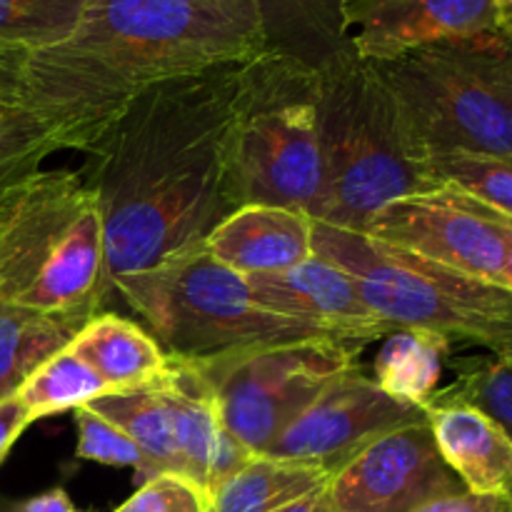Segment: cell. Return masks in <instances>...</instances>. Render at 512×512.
<instances>
[{
  "instance_id": "obj_24",
  "label": "cell",
  "mask_w": 512,
  "mask_h": 512,
  "mask_svg": "<svg viewBox=\"0 0 512 512\" xmlns=\"http://www.w3.org/2000/svg\"><path fill=\"white\" fill-rule=\"evenodd\" d=\"M88 0H0V55L28 58L60 43Z\"/></svg>"
},
{
  "instance_id": "obj_25",
  "label": "cell",
  "mask_w": 512,
  "mask_h": 512,
  "mask_svg": "<svg viewBox=\"0 0 512 512\" xmlns=\"http://www.w3.org/2000/svg\"><path fill=\"white\" fill-rule=\"evenodd\" d=\"M430 168L440 185H448L498 215L512 218V155H435L430 158Z\"/></svg>"
},
{
  "instance_id": "obj_6",
  "label": "cell",
  "mask_w": 512,
  "mask_h": 512,
  "mask_svg": "<svg viewBox=\"0 0 512 512\" xmlns=\"http://www.w3.org/2000/svg\"><path fill=\"white\" fill-rule=\"evenodd\" d=\"M313 245L315 255L353 275L365 303L393 330H428L450 345H478L495 358H512V290L505 285L318 220H313Z\"/></svg>"
},
{
  "instance_id": "obj_31",
  "label": "cell",
  "mask_w": 512,
  "mask_h": 512,
  "mask_svg": "<svg viewBox=\"0 0 512 512\" xmlns=\"http://www.w3.org/2000/svg\"><path fill=\"white\" fill-rule=\"evenodd\" d=\"M415 512H512L510 495H478V493H455L433 500Z\"/></svg>"
},
{
  "instance_id": "obj_20",
  "label": "cell",
  "mask_w": 512,
  "mask_h": 512,
  "mask_svg": "<svg viewBox=\"0 0 512 512\" xmlns=\"http://www.w3.org/2000/svg\"><path fill=\"white\" fill-rule=\"evenodd\" d=\"M450 348L448 340L428 330L395 328L378 350L370 375L390 398L425 410L438 393Z\"/></svg>"
},
{
  "instance_id": "obj_16",
  "label": "cell",
  "mask_w": 512,
  "mask_h": 512,
  "mask_svg": "<svg viewBox=\"0 0 512 512\" xmlns=\"http://www.w3.org/2000/svg\"><path fill=\"white\" fill-rule=\"evenodd\" d=\"M203 248L243 278L283 273L315 255L313 218L280 205H240L215 225Z\"/></svg>"
},
{
  "instance_id": "obj_38",
  "label": "cell",
  "mask_w": 512,
  "mask_h": 512,
  "mask_svg": "<svg viewBox=\"0 0 512 512\" xmlns=\"http://www.w3.org/2000/svg\"><path fill=\"white\" fill-rule=\"evenodd\" d=\"M330 512H333V510H330Z\"/></svg>"
},
{
  "instance_id": "obj_29",
  "label": "cell",
  "mask_w": 512,
  "mask_h": 512,
  "mask_svg": "<svg viewBox=\"0 0 512 512\" xmlns=\"http://www.w3.org/2000/svg\"><path fill=\"white\" fill-rule=\"evenodd\" d=\"M75 425H78V458L113 465V468H133L135 473H140L143 455L123 430L88 408L75 410Z\"/></svg>"
},
{
  "instance_id": "obj_26",
  "label": "cell",
  "mask_w": 512,
  "mask_h": 512,
  "mask_svg": "<svg viewBox=\"0 0 512 512\" xmlns=\"http://www.w3.org/2000/svg\"><path fill=\"white\" fill-rule=\"evenodd\" d=\"M430 400L483 410L512 438V358H475L458 365V378Z\"/></svg>"
},
{
  "instance_id": "obj_17",
  "label": "cell",
  "mask_w": 512,
  "mask_h": 512,
  "mask_svg": "<svg viewBox=\"0 0 512 512\" xmlns=\"http://www.w3.org/2000/svg\"><path fill=\"white\" fill-rule=\"evenodd\" d=\"M425 415L440 455L468 493L512 498V438L490 415L443 400H430Z\"/></svg>"
},
{
  "instance_id": "obj_7",
  "label": "cell",
  "mask_w": 512,
  "mask_h": 512,
  "mask_svg": "<svg viewBox=\"0 0 512 512\" xmlns=\"http://www.w3.org/2000/svg\"><path fill=\"white\" fill-rule=\"evenodd\" d=\"M113 295L143 318L165 355L178 360H210L285 340L335 338L263 308L248 280L218 263L203 245L120 278Z\"/></svg>"
},
{
  "instance_id": "obj_9",
  "label": "cell",
  "mask_w": 512,
  "mask_h": 512,
  "mask_svg": "<svg viewBox=\"0 0 512 512\" xmlns=\"http://www.w3.org/2000/svg\"><path fill=\"white\" fill-rule=\"evenodd\" d=\"M360 348L340 338L285 340L190 363L228 433L260 455L340 373L358 365Z\"/></svg>"
},
{
  "instance_id": "obj_33",
  "label": "cell",
  "mask_w": 512,
  "mask_h": 512,
  "mask_svg": "<svg viewBox=\"0 0 512 512\" xmlns=\"http://www.w3.org/2000/svg\"><path fill=\"white\" fill-rule=\"evenodd\" d=\"M10 512H83L73 505V500L68 498V493L60 488L48 490V493H40L35 498L23 500V503L13 505Z\"/></svg>"
},
{
  "instance_id": "obj_23",
  "label": "cell",
  "mask_w": 512,
  "mask_h": 512,
  "mask_svg": "<svg viewBox=\"0 0 512 512\" xmlns=\"http://www.w3.org/2000/svg\"><path fill=\"white\" fill-rule=\"evenodd\" d=\"M105 393H110L108 385L78 355L63 348L35 368V373L18 390V398L23 400L33 420H40L65 410L83 408Z\"/></svg>"
},
{
  "instance_id": "obj_21",
  "label": "cell",
  "mask_w": 512,
  "mask_h": 512,
  "mask_svg": "<svg viewBox=\"0 0 512 512\" xmlns=\"http://www.w3.org/2000/svg\"><path fill=\"white\" fill-rule=\"evenodd\" d=\"M83 408L123 430L143 455L140 483L160 473H178V450L170 430L168 410L155 393L153 383L145 388L115 390L90 400Z\"/></svg>"
},
{
  "instance_id": "obj_3",
  "label": "cell",
  "mask_w": 512,
  "mask_h": 512,
  "mask_svg": "<svg viewBox=\"0 0 512 512\" xmlns=\"http://www.w3.org/2000/svg\"><path fill=\"white\" fill-rule=\"evenodd\" d=\"M313 65L323 150L313 220L363 233L383 205L443 188L373 63L340 48Z\"/></svg>"
},
{
  "instance_id": "obj_8",
  "label": "cell",
  "mask_w": 512,
  "mask_h": 512,
  "mask_svg": "<svg viewBox=\"0 0 512 512\" xmlns=\"http://www.w3.org/2000/svg\"><path fill=\"white\" fill-rule=\"evenodd\" d=\"M233 178L240 205L265 203L315 218L323 193L315 65L270 48L238 118Z\"/></svg>"
},
{
  "instance_id": "obj_27",
  "label": "cell",
  "mask_w": 512,
  "mask_h": 512,
  "mask_svg": "<svg viewBox=\"0 0 512 512\" xmlns=\"http://www.w3.org/2000/svg\"><path fill=\"white\" fill-rule=\"evenodd\" d=\"M270 48H283L285 38H313L328 53L345 48L340 33V8L345 0H258Z\"/></svg>"
},
{
  "instance_id": "obj_2",
  "label": "cell",
  "mask_w": 512,
  "mask_h": 512,
  "mask_svg": "<svg viewBox=\"0 0 512 512\" xmlns=\"http://www.w3.org/2000/svg\"><path fill=\"white\" fill-rule=\"evenodd\" d=\"M270 50L258 0H88L60 43L23 60L15 108L85 153L145 90Z\"/></svg>"
},
{
  "instance_id": "obj_15",
  "label": "cell",
  "mask_w": 512,
  "mask_h": 512,
  "mask_svg": "<svg viewBox=\"0 0 512 512\" xmlns=\"http://www.w3.org/2000/svg\"><path fill=\"white\" fill-rule=\"evenodd\" d=\"M163 400L178 450V475L198 485L205 498L243 468L255 453L228 433L215 400L190 360L168 355V368L153 383Z\"/></svg>"
},
{
  "instance_id": "obj_34",
  "label": "cell",
  "mask_w": 512,
  "mask_h": 512,
  "mask_svg": "<svg viewBox=\"0 0 512 512\" xmlns=\"http://www.w3.org/2000/svg\"><path fill=\"white\" fill-rule=\"evenodd\" d=\"M280 512H330V500H328V488L318 490V493L308 495V498L298 500L290 508L280 510Z\"/></svg>"
},
{
  "instance_id": "obj_19",
  "label": "cell",
  "mask_w": 512,
  "mask_h": 512,
  "mask_svg": "<svg viewBox=\"0 0 512 512\" xmlns=\"http://www.w3.org/2000/svg\"><path fill=\"white\" fill-rule=\"evenodd\" d=\"M330 480L323 468L260 453L215 488L208 512H280L325 490Z\"/></svg>"
},
{
  "instance_id": "obj_1",
  "label": "cell",
  "mask_w": 512,
  "mask_h": 512,
  "mask_svg": "<svg viewBox=\"0 0 512 512\" xmlns=\"http://www.w3.org/2000/svg\"><path fill=\"white\" fill-rule=\"evenodd\" d=\"M268 53V50H265ZM258 58L145 90L78 170L105 225V290L205 243L240 208L233 140Z\"/></svg>"
},
{
  "instance_id": "obj_37",
  "label": "cell",
  "mask_w": 512,
  "mask_h": 512,
  "mask_svg": "<svg viewBox=\"0 0 512 512\" xmlns=\"http://www.w3.org/2000/svg\"><path fill=\"white\" fill-rule=\"evenodd\" d=\"M18 118H20V110L15 108V103L0 98V135H3Z\"/></svg>"
},
{
  "instance_id": "obj_13",
  "label": "cell",
  "mask_w": 512,
  "mask_h": 512,
  "mask_svg": "<svg viewBox=\"0 0 512 512\" xmlns=\"http://www.w3.org/2000/svg\"><path fill=\"white\" fill-rule=\"evenodd\" d=\"M493 30L495 0H345L340 8L345 48L368 63Z\"/></svg>"
},
{
  "instance_id": "obj_28",
  "label": "cell",
  "mask_w": 512,
  "mask_h": 512,
  "mask_svg": "<svg viewBox=\"0 0 512 512\" xmlns=\"http://www.w3.org/2000/svg\"><path fill=\"white\" fill-rule=\"evenodd\" d=\"M55 150L58 148L20 113V118L0 135V210L25 180L43 168V160Z\"/></svg>"
},
{
  "instance_id": "obj_32",
  "label": "cell",
  "mask_w": 512,
  "mask_h": 512,
  "mask_svg": "<svg viewBox=\"0 0 512 512\" xmlns=\"http://www.w3.org/2000/svg\"><path fill=\"white\" fill-rule=\"evenodd\" d=\"M30 423H33V415L28 413V408H25L18 395L0 403V465H3V460L8 458L15 440L23 435V430Z\"/></svg>"
},
{
  "instance_id": "obj_30",
  "label": "cell",
  "mask_w": 512,
  "mask_h": 512,
  "mask_svg": "<svg viewBox=\"0 0 512 512\" xmlns=\"http://www.w3.org/2000/svg\"><path fill=\"white\" fill-rule=\"evenodd\" d=\"M113 512H208V498L198 485L178 473H160Z\"/></svg>"
},
{
  "instance_id": "obj_36",
  "label": "cell",
  "mask_w": 512,
  "mask_h": 512,
  "mask_svg": "<svg viewBox=\"0 0 512 512\" xmlns=\"http://www.w3.org/2000/svg\"><path fill=\"white\" fill-rule=\"evenodd\" d=\"M495 213V210H493ZM498 215V213H495ZM500 225L505 230V243H508V250H505V273H503V285L512 290V218H505V215H498Z\"/></svg>"
},
{
  "instance_id": "obj_22",
  "label": "cell",
  "mask_w": 512,
  "mask_h": 512,
  "mask_svg": "<svg viewBox=\"0 0 512 512\" xmlns=\"http://www.w3.org/2000/svg\"><path fill=\"white\" fill-rule=\"evenodd\" d=\"M80 325L0 300V403L23 388L50 355L68 348Z\"/></svg>"
},
{
  "instance_id": "obj_18",
  "label": "cell",
  "mask_w": 512,
  "mask_h": 512,
  "mask_svg": "<svg viewBox=\"0 0 512 512\" xmlns=\"http://www.w3.org/2000/svg\"><path fill=\"white\" fill-rule=\"evenodd\" d=\"M68 350L108 385L110 393L145 388L168 368V355L158 340L143 325L115 313L90 318L70 340Z\"/></svg>"
},
{
  "instance_id": "obj_5",
  "label": "cell",
  "mask_w": 512,
  "mask_h": 512,
  "mask_svg": "<svg viewBox=\"0 0 512 512\" xmlns=\"http://www.w3.org/2000/svg\"><path fill=\"white\" fill-rule=\"evenodd\" d=\"M373 65L428 160L512 155V43L498 30Z\"/></svg>"
},
{
  "instance_id": "obj_11",
  "label": "cell",
  "mask_w": 512,
  "mask_h": 512,
  "mask_svg": "<svg viewBox=\"0 0 512 512\" xmlns=\"http://www.w3.org/2000/svg\"><path fill=\"white\" fill-rule=\"evenodd\" d=\"M423 418V408L390 398L373 375L353 365L340 373L263 455L315 465L335 475L380 435Z\"/></svg>"
},
{
  "instance_id": "obj_35",
  "label": "cell",
  "mask_w": 512,
  "mask_h": 512,
  "mask_svg": "<svg viewBox=\"0 0 512 512\" xmlns=\"http://www.w3.org/2000/svg\"><path fill=\"white\" fill-rule=\"evenodd\" d=\"M495 28L512 43V0H495Z\"/></svg>"
},
{
  "instance_id": "obj_12",
  "label": "cell",
  "mask_w": 512,
  "mask_h": 512,
  "mask_svg": "<svg viewBox=\"0 0 512 512\" xmlns=\"http://www.w3.org/2000/svg\"><path fill=\"white\" fill-rule=\"evenodd\" d=\"M463 490L425 415L380 435L345 463L330 480L328 500L333 512H415Z\"/></svg>"
},
{
  "instance_id": "obj_14",
  "label": "cell",
  "mask_w": 512,
  "mask_h": 512,
  "mask_svg": "<svg viewBox=\"0 0 512 512\" xmlns=\"http://www.w3.org/2000/svg\"><path fill=\"white\" fill-rule=\"evenodd\" d=\"M245 280L263 308L313 325L335 338L365 345L393 330L365 303L353 275L320 255L283 273L253 275Z\"/></svg>"
},
{
  "instance_id": "obj_4",
  "label": "cell",
  "mask_w": 512,
  "mask_h": 512,
  "mask_svg": "<svg viewBox=\"0 0 512 512\" xmlns=\"http://www.w3.org/2000/svg\"><path fill=\"white\" fill-rule=\"evenodd\" d=\"M0 300L80 328L108 305L103 215L78 170H38L0 210Z\"/></svg>"
},
{
  "instance_id": "obj_10",
  "label": "cell",
  "mask_w": 512,
  "mask_h": 512,
  "mask_svg": "<svg viewBox=\"0 0 512 512\" xmlns=\"http://www.w3.org/2000/svg\"><path fill=\"white\" fill-rule=\"evenodd\" d=\"M363 233L400 253L503 285L508 243L498 215L448 185L383 205Z\"/></svg>"
}]
</instances>
